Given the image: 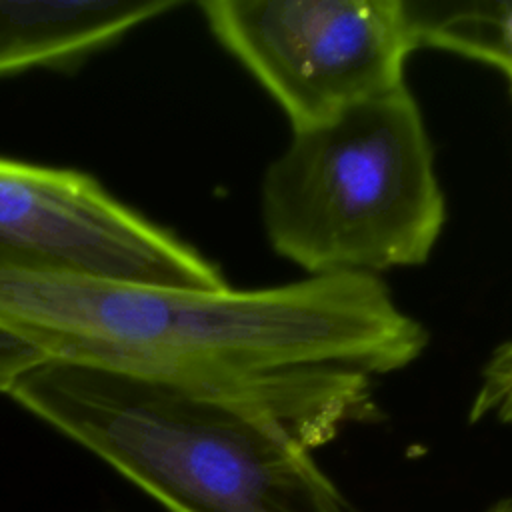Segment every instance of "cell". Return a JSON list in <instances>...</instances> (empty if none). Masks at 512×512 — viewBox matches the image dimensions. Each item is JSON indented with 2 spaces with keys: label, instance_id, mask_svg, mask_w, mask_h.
Wrapping results in <instances>:
<instances>
[{
  "label": "cell",
  "instance_id": "6da1fadb",
  "mask_svg": "<svg viewBox=\"0 0 512 512\" xmlns=\"http://www.w3.org/2000/svg\"><path fill=\"white\" fill-rule=\"evenodd\" d=\"M8 394L168 512H348L312 450L380 416L370 374L334 366L192 388L46 358Z\"/></svg>",
  "mask_w": 512,
  "mask_h": 512
},
{
  "label": "cell",
  "instance_id": "7a4b0ae2",
  "mask_svg": "<svg viewBox=\"0 0 512 512\" xmlns=\"http://www.w3.org/2000/svg\"><path fill=\"white\" fill-rule=\"evenodd\" d=\"M0 324L48 358L192 388L322 366L338 344L336 304L316 278L196 290L0 264Z\"/></svg>",
  "mask_w": 512,
  "mask_h": 512
},
{
  "label": "cell",
  "instance_id": "3957f363",
  "mask_svg": "<svg viewBox=\"0 0 512 512\" xmlns=\"http://www.w3.org/2000/svg\"><path fill=\"white\" fill-rule=\"evenodd\" d=\"M260 212L274 252L306 276L424 264L446 202L410 88L292 130L264 172Z\"/></svg>",
  "mask_w": 512,
  "mask_h": 512
},
{
  "label": "cell",
  "instance_id": "277c9868",
  "mask_svg": "<svg viewBox=\"0 0 512 512\" xmlns=\"http://www.w3.org/2000/svg\"><path fill=\"white\" fill-rule=\"evenodd\" d=\"M204 20L292 130L406 84L422 20L400 0H206Z\"/></svg>",
  "mask_w": 512,
  "mask_h": 512
},
{
  "label": "cell",
  "instance_id": "5b68a950",
  "mask_svg": "<svg viewBox=\"0 0 512 512\" xmlns=\"http://www.w3.org/2000/svg\"><path fill=\"white\" fill-rule=\"evenodd\" d=\"M0 264L168 288L226 286L216 264L92 176L2 156Z\"/></svg>",
  "mask_w": 512,
  "mask_h": 512
},
{
  "label": "cell",
  "instance_id": "8992f818",
  "mask_svg": "<svg viewBox=\"0 0 512 512\" xmlns=\"http://www.w3.org/2000/svg\"><path fill=\"white\" fill-rule=\"evenodd\" d=\"M178 6L176 0H0V76L78 62Z\"/></svg>",
  "mask_w": 512,
  "mask_h": 512
},
{
  "label": "cell",
  "instance_id": "52a82bcc",
  "mask_svg": "<svg viewBox=\"0 0 512 512\" xmlns=\"http://www.w3.org/2000/svg\"><path fill=\"white\" fill-rule=\"evenodd\" d=\"M468 416L470 422L492 416L512 424V340L498 346L488 358Z\"/></svg>",
  "mask_w": 512,
  "mask_h": 512
},
{
  "label": "cell",
  "instance_id": "ba28073f",
  "mask_svg": "<svg viewBox=\"0 0 512 512\" xmlns=\"http://www.w3.org/2000/svg\"><path fill=\"white\" fill-rule=\"evenodd\" d=\"M48 356L18 332L0 324V392H10L14 382Z\"/></svg>",
  "mask_w": 512,
  "mask_h": 512
},
{
  "label": "cell",
  "instance_id": "9c48e42d",
  "mask_svg": "<svg viewBox=\"0 0 512 512\" xmlns=\"http://www.w3.org/2000/svg\"><path fill=\"white\" fill-rule=\"evenodd\" d=\"M484 512H512V498H504L488 506Z\"/></svg>",
  "mask_w": 512,
  "mask_h": 512
},
{
  "label": "cell",
  "instance_id": "30bf717a",
  "mask_svg": "<svg viewBox=\"0 0 512 512\" xmlns=\"http://www.w3.org/2000/svg\"><path fill=\"white\" fill-rule=\"evenodd\" d=\"M508 78H510V84H512V70L508 72Z\"/></svg>",
  "mask_w": 512,
  "mask_h": 512
}]
</instances>
